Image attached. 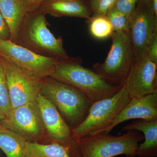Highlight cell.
Listing matches in <instances>:
<instances>
[{"label": "cell", "instance_id": "cell-17", "mask_svg": "<svg viewBox=\"0 0 157 157\" xmlns=\"http://www.w3.org/2000/svg\"><path fill=\"white\" fill-rule=\"evenodd\" d=\"M21 157H82L78 146L52 142L43 144L26 141Z\"/></svg>", "mask_w": 157, "mask_h": 157}, {"label": "cell", "instance_id": "cell-5", "mask_svg": "<svg viewBox=\"0 0 157 157\" xmlns=\"http://www.w3.org/2000/svg\"><path fill=\"white\" fill-rule=\"evenodd\" d=\"M112 45L102 63H96L92 70L109 84L123 86L134 59L129 32L113 31Z\"/></svg>", "mask_w": 157, "mask_h": 157}, {"label": "cell", "instance_id": "cell-10", "mask_svg": "<svg viewBox=\"0 0 157 157\" xmlns=\"http://www.w3.org/2000/svg\"><path fill=\"white\" fill-rule=\"evenodd\" d=\"M0 59L6 75L12 109L37 101L43 80L33 78L1 55Z\"/></svg>", "mask_w": 157, "mask_h": 157}, {"label": "cell", "instance_id": "cell-18", "mask_svg": "<svg viewBox=\"0 0 157 157\" xmlns=\"http://www.w3.org/2000/svg\"><path fill=\"white\" fill-rule=\"evenodd\" d=\"M26 140L16 133L0 125V148L7 157H21Z\"/></svg>", "mask_w": 157, "mask_h": 157}, {"label": "cell", "instance_id": "cell-7", "mask_svg": "<svg viewBox=\"0 0 157 157\" xmlns=\"http://www.w3.org/2000/svg\"><path fill=\"white\" fill-rule=\"evenodd\" d=\"M0 55L38 80L50 77L60 59L39 54L10 39L0 41Z\"/></svg>", "mask_w": 157, "mask_h": 157}, {"label": "cell", "instance_id": "cell-11", "mask_svg": "<svg viewBox=\"0 0 157 157\" xmlns=\"http://www.w3.org/2000/svg\"><path fill=\"white\" fill-rule=\"evenodd\" d=\"M131 98H139L157 91V63L148 55L134 59L123 85Z\"/></svg>", "mask_w": 157, "mask_h": 157}, {"label": "cell", "instance_id": "cell-26", "mask_svg": "<svg viewBox=\"0 0 157 157\" xmlns=\"http://www.w3.org/2000/svg\"><path fill=\"white\" fill-rule=\"evenodd\" d=\"M46 0H26L29 12L38 10L40 6Z\"/></svg>", "mask_w": 157, "mask_h": 157}, {"label": "cell", "instance_id": "cell-21", "mask_svg": "<svg viewBox=\"0 0 157 157\" xmlns=\"http://www.w3.org/2000/svg\"><path fill=\"white\" fill-rule=\"evenodd\" d=\"M106 16L111 24L113 31L129 32V15L113 7L107 12Z\"/></svg>", "mask_w": 157, "mask_h": 157}, {"label": "cell", "instance_id": "cell-6", "mask_svg": "<svg viewBox=\"0 0 157 157\" xmlns=\"http://www.w3.org/2000/svg\"><path fill=\"white\" fill-rule=\"evenodd\" d=\"M131 99L123 86L114 95L93 102L83 121L71 130L73 140L76 142L83 137L104 132Z\"/></svg>", "mask_w": 157, "mask_h": 157}, {"label": "cell", "instance_id": "cell-13", "mask_svg": "<svg viewBox=\"0 0 157 157\" xmlns=\"http://www.w3.org/2000/svg\"><path fill=\"white\" fill-rule=\"evenodd\" d=\"M132 119L157 120V91L142 98H131L102 133L109 134L118 125Z\"/></svg>", "mask_w": 157, "mask_h": 157}, {"label": "cell", "instance_id": "cell-28", "mask_svg": "<svg viewBox=\"0 0 157 157\" xmlns=\"http://www.w3.org/2000/svg\"><path fill=\"white\" fill-rule=\"evenodd\" d=\"M2 114L0 113V125H1V121H2Z\"/></svg>", "mask_w": 157, "mask_h": 157}, {"label": "cell", "instance_id": "cell-25", "mask_svg": "<svg viewBox=\"0 0 157 157\" xmlns=\"http://www.w3.org/2000/svg\"><path fill=\"white\" fill-rule=\"evenodd\" d=\"M10 39V34L9 28L0 12V41Z\"/></svg>", "mask_w": 157, "mask_h": 157}, {"label": "cell", "instance_id": "cell-4", "mask_svg": "<svg viewBox=\"0 0 157 157\" xmlns=\"http://www.w3.org/2000/svg\"><path fill=\"white\" fill-rule=\"evenodd\" d=\"M144 137L139 132L128 131L120 136L101 133L83 137L76 141L82 157H114L124 155L135 157Z\"/></svg>", "mask_w": 157, "mask_h": 157}, {"label": "cell", "instance_id": "cell-16", "mask_svg": "<svg viewBox=\"0 0 157 157\" xmlns=\"http://www.w3.org/2000/svg\"><path fill=\"white\" fill-rule=\"evenodd\" d=\"M136 131L143 133L144 141L137 147L136 156L157 157V120H137L126 125L121 131Z\"/></svg>", "mask_w": 157, "mask_h": 157}, {"label": "cell", "instance_id": "cell-9", "mask_svg": "<svg viewBox=\"0 0 157 157\" xmlns=\"http://www.w3.org/2000/svg\"><path fill=\"white\" fill-rule=\"evenodd\" d=\"M1 125L13 131L26 141L38 142L45 130L37 101L12 109Z\"/></svg>", "mask_w": 157, "mask_h": 157}, {"label": "cell", "instance_id": "cell-3", "mask_svg": "<svg viewBox=\"0 0 157 157\" xmlns=\"http://www.w3.org/2000/svg\"><path fill=\"white\" fill-rule=\"evenodd\" d=\"M45 15L39 9L27 14L16 44L41 55L68 58L61 38H57L48 28Z\"/></svg>", "mask_w": 157, "mask_h": 157}, {"label": "cell", "instance_id": "cell-1", "mask_svg": "<svg viewBox=\"0 0 157 157\" xmlns=\"http://www.w3.org/2000/svg\"><path fill=\"white\" fill-rule=\"evenodd\" d=\"M79 59H59L50 77L76 88L92 102L111 97L123 86L110 84L92 70L81 66Z\"/></svg>", "mask_w": 157, "mask_h": 157}, {"label": "cell", "instance_id": "cell-20", "mask_svg": "<svg viewBox=\"0 0 157 157\" xmlns=\"http://www.w3.org/2000/svg\"><path fill=\"white\" fill-rule=\"evenodd\" d=\"M12 110L9 89L5 71L0 59V113L3 118L9 115Z\"/></svg>", "mask_w": 157, "mask_h": 157}, {"label": "cell", "instance_id": "cell-22", "mask_svg": "<svg viewBox=\"0 0 157 157\" xmlns=\"http://www.w3.org/2000/svg\"><path fill=\"white\" fill-rule=\"evenodd\" d=\"M116 1L117 0H89L88 4L93 16H106L107 12L114 7Z\"/></svg>", "mask_w": 157, "mask_h": 157}, {"label": "cell", "instance_id": "cell-8", "mask_svg": "<svg viewBox=\"0 0 157 157\" xmlns=\"http://www.w3.org/2000/svg\"><path fill=\"white\" fill-rule=\"evenodd\" d=\"M156 34L157 16L152 7V0H138L129 21V35L135 59L147 55L150 42Z\"/></svg>", "mask_w": 157, "mask_h": 157}, {"label": "cell", "instance_id": "cell-2", "mask_svg": "<svg viewBox=\"0 0 157 157\" xmlns=\"http://www.w3.org/2000/svg\"><path fill=\"white\" fill-rule=\"evenodd\" d=\"M40 94L56 106L71 130L83 121L93 103L76 88L51 77L43 79Z\"/></svg>", "mask_w": 157, "mask_h": 157}, {"label": "cell", "instance_id": "cell-15", "mask_svg": "<svg viewBox=\"0 0 157 157\" xmlns=\"http://www.w3.org/2000/svg\"><path fill=\"white\" fill-rule=\"evenodd\" d=\"M0 12L10 34V39L16 43L28 8L26 0H0Z\"/></svg>", "mask_w": 157, "mask_h": 157}, {"label": "cell", "instance_id": "cell-23", "mask_svg": "<svg viewBox=\"0 0 157 157\" xmlns=\"http://www.w3.org/2000/svg\"><path fill=\"white\" fill-rule=\"evenodd\" d=\"M138 0H117L114 8L130 16L135 10Z\"/></svg>", "mask_w": 157, "mask_h": 157}, {"label": "cell", "instance_id": "cell-27", "mask_svg": "<svg viewBox=\"0 0 157 157\" xmlns=\"http://www.w3.org/2000/svg\"><path fill=\"white\" fill-rule=\"evenodd\" d=\"M152 7L155 14L157 16V0H152Z\"/></svg>", "mask_w": 157, "mask_h": 157}, {"label": "cell", "instance_id": "cell-14", "mask_svg": "<svg viewBox=\"0 0 157 157\" xmlns=\"http://www.w3.org/2000/svg\"><path fill=\"white\" fill-rule=\"evenodd\" d=\"M55 17H70L89 19L92 16L88 4L84 0H46L38 9Z\"/></svg>", "mask_w": 157, "mask_h": 157}, {"label": "cell", "instance_id": "cell-24", "mask_svg": "<svg viewBox=\"0 0 157 157\" xmlns=\"http://www.w3.org/2000/svg\"><path fill=\"white\" fill-rule=\"evenodd\" d=\"M147 55L153 61L157 63V34L155 35L150 42Z\"/></svg>", "mask_w": 157, "mask_h": 157}, {"label": "cell", "instance_id": "cell-12", "mask_svg": "<svg viewBox=\"0 0 157 157\" xmlns=\"http://www.w3.org/2000/svg\"><path fill=\"white\" fill-rule=\"evenodd\" d=\"M37 101L45 130L52 142L68 146H77L72 137L71 129L56 106L40 94L37 97Z\"/></svg>", "mask_w": 157, "mask_h": 157}, {"label": "cell", "instance_id": "cell-19", "mask_svg": "<svg viewBox=\"0 0 157 157\" xmlns=\"http://www.w3.org/2000/svg\"><path fill=\"white\" fill-rule=\"evenodd\" d=\"M91 35L98 39H104L111 36L113 33L112 25L106 16H92L87 20Z\"/></svg>", "mask_w": 157, "mask_h": 157}]
</instances>
